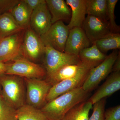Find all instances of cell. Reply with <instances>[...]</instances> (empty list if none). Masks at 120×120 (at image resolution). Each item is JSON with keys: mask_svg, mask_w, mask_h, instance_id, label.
<instances>
[{"mask_svg": "<svg viewBox=\"0 0 120 120\" xmlns=\"http://www.w3.org/2000/svg\"><path fill=\"white\" fill-rule=\"evenodd\" d=\"M89 94L82 87L76 88L46 102L41 110L49 120H61L71 108L86 101Z\"/></svg>", "mask_w": 120, "mask_h": 120, "instance_id": "cell-1", "label": "cell"}, {"mask_svg": "<svg viewBox=\"0 0 120 120\" xmlns=\"http://www.w3.org/2000/svg\"><path fill=\"white\" fill-rule=\"evenodd\" d=\"M0 84L4 98L17 109L26 104V86L23 77L4 74L0 75Z\"/></svg>", "mask_w": 120, "mask_h": 120, "instance_id": "cell-2", "label": "cell"}, {"mask_svg": "<svg viewBox=\"0 0 120 120\" xmlns=\"http://www.w3.org/2000/svg\"><path fill=\"white\" fill-rule=\"evenodd\" d=\"M94 67L93 65L83 62V64L75 76L52 86L46 97V102L69 91L82 87L91 69Z\"/></svg>", "mask_w": 120, "mask_h": 120, "instance_id": "cell-3", "label": "cell"}, {"mask_svg": "<svg viewBox=\"0 0 120 120\" xmlns=\"http://www.w3.org/2000/svg\"><path fill=\"white\" fill-rule=\"evenodd\" d=\"M26 86V104L41 109L46 103L52 86L45 79L24 78Z\"/></svg>", "mask_w": 120, "mask_h": 120, "instance_id": "cell-4", "label": "cell"}, {"mask_svg": "<svg viewBox=\"0 0 120 120\" xmlns=\"http://www.w3.org/2000/svg\"><path fill=\"white\" fill-rule=\"evenodd\" d=\"M43 56L46 77L65 65L76 64L81 62L79 56L60 52L49 46H45Z\"/></svg>", "mask_w": 120, "mask_h": 120, "instance_id": "cell-5", "label": "cell"}, {"mask_svg": "<svg viewBox=\"0 0 120 120\" xmlns=\"http://www.w3.org/2000/svg\"><path fill=\"white\" fill-rule=\"evenodd\" d=\"M118 53L117 50H114L103 62L91 69L82 86L83 90L88 92L92 91L111 72Z\"/></svg>", "mask_w": 120, "mask_h": 120, "instance_id": "cell-6", "label": "cell"}, {"mask_svg": "<svg viewBox=\"0 0 120 120\" xmlns=\"http://www.w3.org/2000/svg\"><path fill=\"white\" fill-rule=\"evenodd\" d=\"M11 64L8 63L5 74L14 75L24 78L43 79L46 77V71L40 65L23 57L15 59Z\"/></svg>", "mask_w": 120, "mask_h": 120, "instance_id": "cell-7", "label": "cell"}, {"mask_svg": "<svg viewBox=\"0 0 120 120\" xmlns=\"http://www.w3.org/2000/svg\"><path fill=\"white\" fill-rule=\"evenodd\" d=\"M45 47L40 36L30 27L25 30L22 46V57L33 62L38 61L43 56Z\"/></svg>", "mask_w": 120, "mask_h": 120, "instance_id": "cell-8", "label": "cell"}, {"mask_svg": "<svg viewBox=\"0 0 120 120\" xmlns=\"http://www.w3.org/2000/svg\"><path fill=\"white\" fill-rule=\"evenodd\" d=\"M69 30L64 22L58 21L52 24L47 32L40 37L45 46L64 52Z\"/></svg>", "mask_w": 120, "mask_h": 120, "instance_id": "cell-9", "label": "cell"}, {"mask_svg": "<svg viewBox=\"0 0 120 120\" xmlns=\"http://www.w3.org/2000/svg\"><path fill=\"white\" fill-rule=\"evenodd\" d=\"M25 30L0 39V61L7 63L21 57Z\"/></svg>", "mask_w": 120, "mask_h": 120, "instance_id": "cell-10", "label": "cell"}, {"mask_svg": "<svg viewBox=\"0 0 120 120\" xmlns=\"http://www.w3.org/2000/svg\"><path fill=\"white\" fill-rule=\"evenodd\" d=\"M82 28L91 45L112 33L108 20L90 15L86 17Z\"/></svg>", "mask_w": 120, "mask_h": 120, "instance_id": "cell-11", "label": "cell"}, {"mask_svg": "<svg viewBox=\"0 0 120 120\" xmlns=\"http://www.w3.org/2000/svg\"><path fill=\"white\" fill-rule=\"evenodd\" d=\"M52 24V16L45 0V2L32 11L30 27L40 36L47 32Z\"/></svg>", "mask_w": 120, "mask_h": 120, "instance_id": "cell-12", "label": "cell"}, {"mask_svg": "<svg viewBox=\"0 0 120 120\" xmlns=\"http://www.w3.org/2000/svg\"><path fill=\"white\" fill-rule=\"evenodd\" d=\"M91 45L82 28L74 27L69 30L64 52L78 56L81 51Z\"/></svg>", "mask_w": 120, "mask_h": 120, "instance_id": "cell-13", "label": "cell"}, {"mask_svg": "<svg viewBox=\"0 0 120 120\" xmlns=\"http://www.w3.org/2000/svg\"><path fill=\"white\" fill-rule=\"evenodd\" d=\"M120 89V72H113L88 101L93 105Z\"/></svg>", "mask_w": 120, "mask_h": 120, "instance_id": "cell-14", "label": "cell"}, {"mask_svg": "<svg viewBox=\"0 0 120 120\" xmlns=\"http://www.w3.org/2000/svg\"><path fill=\"white\" fill-rule=\"evenodd\" d=\"M52 16V24L58 21L68 22L71 17V8L64 0H45Z\"/></svg>", "mask_w": 120, "mask_h": 120, "instance_id": "cell-15", "label": "cell"}, {"mask_svg": "<svg viewBox=\"0 0 120 120\" xmlns=\"http://www.w3.org/2000/svg\"><path fill=\"white\" fill-rule=\"evenodd\" d=\"M71 8V17L68 25L69 30L74 27H82L86 15V0H66Z\"/></svg>", "mask_w": 120, "mask_h": 120, "instance_id": "cell-16", "label": "cell"}, {"mask_svg": "<svg viewBox=\"0 0 120 120\" xmlns=\"http://www.w3.org/2000/svg\"><path fill=\"white\" fill-rule=\"evenodd\" d=\"M83 64V62L81 61L79 64L65 65L52 75L46 76L45 80L52 86L61 81L75 76Z\"/></svg>", "mask_w": 120, "mask_h": 120, "instance_id": "cell-17", "label": "cell"}, {"mask_svg": "<svg viewBox=\"0 0 120 120\" xmlns=\"http://www.w3.org/2000/svg\"><path fill=\"white\" fill-rule=\"evenodd\" d=\"M24 30L17 23L11 12L0 15V39Z\"/></svg>", "mask_w": 120, "mask_h": 120, "instance_id": "cell-18", "label": "cell"}, {"mask_svg": "<svg viewBox=\"0 0 120 120\" xmlns=\"http://www.w3.org/2000/svg\"><path fill=\"white\" fill-rule=\"evenodd\" d=\"M32 12L23 0H20L19 2L10 12L17 23L26 30L30 26V20Z\"/></svg>", "mask_w": 120, "mask_h": 120, "instance_id": "cell-19", "label": "cell"}, {"mask_svg": "<svg viewBox=\"0 0 120 120\" xmlns=\"http://www.w3.org/2000/svg\"><path fill=\"white\" fill-rule=\"evenodd\" d=\"M82 62L98 66L105 59L107 55L101 52L95 43L81 51L78 55Z\"/></svg>", "mask_w": 120, "mask_h": 120, "instance_id": "cell-20", "label": "cell"}, {"mask_svg": "<svg viewBox=\"0 0 120 120\" xmlns=\"http://www.w3.org/2000/svg\"><path fill=\"white\" fill-rule=\"evenodd\" d=\"M92 105L88 100L79 103L69 110L61 120H88Z\"/></svg>", "mask_w": 120, "mask_h": 120, "instance_id": "cell-21", "label": "cell"}, {"mask_svg": "<svg viewBox=\"0 0 120 120\" xmlns=\"http://www.w3.org/2000/svg\"><path fill=\"white\" fill-rule=\"evenodd\" d=\"M94 43L99 50L104 54L112 50L120 49V33H110Z\"/></svg>", "mask_w": 120, "mask_h": 120, "instance_id": "cell-22", "label": "cell"}, {"mask_svg": "<svg viewBox=\"0 0 120 120\" xmlns=\"http://www.w3.org/2000/svg\"><path fill=\"white\" fill-rule=\"evenodd\" d=\"M86 14L108 20L107 0H86Z\"/></svg>", "mask_w": 120, "mask_h": 120, "instance_id": "cell-23", "label": "cell"}, {"mask_svg": "<svg viewBox=\"0 0 120 120\" xmlns=\"http://www.w3.org/2000/svg\"><path fill=\"white\" fill-rule=\"evenodd\" d=\"M17 120H49L41 109L25 104L17 109Z\"/></svg>", "mask_w": 120, "mask_h": 120, "instance_id": "cell-24", "label": "cell"}, {"mask_svg": "<svg viewBox=\"0 0 120 120\" xmlns=\"http://www.w3.org/2000/svg\"><path fill=\"white\" fill-rule=\"evenodd\" d=\"M0 120H17V109L0 95Z\"/></svg>", "mask_w": 120, "mask_h": 120, "instance_id": "cell-25", "label": "cell"}, {"mask_svg": "<svg viewBox=\"0 0 120 120\" xmlns=\"http://www.w3.org/2000/svg\"><path fill=\"white\" fill-rule=\"evenodd\" d=\"M118 0H107V19L112 33H120V26L115 22L114 11Z\"/></svg>", "mask_w": 120, "mask_h": 120, "instance_id": "cell-26", "label": "cell"}, {"mask_svg": "<svg viewBox=\"0 0 120 120\" xmlns=\"http://www.w3.org/2000/svg\"><path fill=\"white\" fill-rule=\"evenodd\" d=\"M106 99L104 98L94 104L93 112L88 120H104Z\"/></svg>", "mask_w": 120, "mask_h": 120, "instance_id": "cell-27", "label": "cell"}, {"mask_svg": "<svg viewBox=\"0 0 120 120\" xmlns=\"http://www.w3.org/2000/svg\"><path fill=\"white\" fill-rule=\"evenodd\" d=\"M104 120H120V105H117L105 110Z\"/></svg>", "mask_w": 120, "mask_h": 120, "instance_id": "cell-28", "label": "cell"}, {"mask_svg": "<svg viewBox=\"0 0 120 120\" xmlns=\"http://www.w3.org/2000/svg\"><path fill=\"white\" fill-rule=\"evenodd\" d=\"M19 1L20 0H0V15L11 12Z\"/></svg>", "mask_w": 120, "mask_h": 120, "instance_id": "cell-29", "label": "cell"}, {"mask_svg": "<svg viewBox=\"0 0 120 120\" xmlns=\"http://www.w3.org/2000/svg\"><path fill=\"white\" fill-rule=\"evenodd\" d=\"M26 4L33 11L39 5L43 4L45 0H23Z\"/></svg>", "mask_w": 120, "mask_h": 120, "instance_id": "cell-30", "label": "cell"}, {"mask_svg": "<svg viewBox=\"0 0 120 120\" xmlns=\"http://www.w3.org/2000/svg\"><path fill=\"white\" fill-rule=\"evenodd\" d=\"M113 72H120V53H118V56L114 62L112 68Z\"/></svg>", "mask_w": 120, "mask_h": 120, "instance_id": "cell-31", "label": "cell"}, {"mask_svg": "<svg viewBox=\"0 0 120 120\" xmlns=\"http://www.w3.org/2000/svg\"><path fill=\"white\" fill-rule=\"evenodd\" d=\"M8 66V63H4L0 61V75L6 73Z\"/></svg>", "mask_w": 120, "mask_h": 120, "instance_id": "cell-32", "label": "cell"}, {"mask_svg": "<svg viewBox=\"0 0 120 120\" xmlns=\"http://www.w3.org/2000/svg\"><path fill=\"white\" fill-rule=\"evenodd\" d=\"M2 94V88H1V86L0 84V95Z\"/></svg>", "mask_w": 120, "mask_h": 120, "instance_id": "cell-33", "label": "cell"}]
</instances>
